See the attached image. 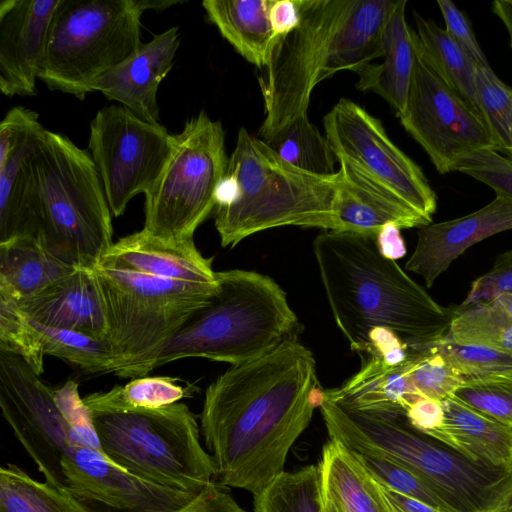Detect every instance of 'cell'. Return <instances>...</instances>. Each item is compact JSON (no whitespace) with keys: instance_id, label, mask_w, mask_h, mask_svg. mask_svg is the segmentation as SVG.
Listing matches in <instances>:
<instances>
[{"instance_id":"obj_53","label":"cell","mask_w":512,"mask_h":512,"mask_svg":"<svg viewBox=\"0 0 512 512\" xmlns=\"http://www.w3.org/2000/svg\"><path fill=\"white\" fill-rule=\"evenodd\" d=\"M492 10L504 23L512 47V0H496L493 2Z\"/></svg>"},{"instance_id":"obj_15","label":"cell","mask_w":512,"mask_h":512,"mask_svg":"<svg viewBox=\"0 0 512 512\" xmlns=\"http://www.w3.org/2000/svg\"><path fill=\"white\" fill-rule=\"evenodd\" d=\"M0 407L14 436L46 482L63 492V459L77 445L60 411L54 388L23 359L0 351Z\"/></svg>"},{"instance_id":"obj_49","label":"cell","mask_w":512,"mask_h":512,"mask_svg":"<svg viewBox=\"0 0 512 512\" xmlns=\"http://www.w3.org/2000/svg\"><path fill=\"white\" fill-rule=\"evenodd\" d=\"M269 20L274 36L278 40L289 34L300 21L298 0H272Z\"/></svg>"},{"instance_id":"obj_3","label":"cell","mask_w":512,"mask_h":512,"mask_svg":"<svg viewBox=\"0 0 512 512\" xmlns=\"http://www.w3.org/2000/svg\"><path fill=\"white\" fill-rule=\"evenodd\" d=\"M218 289L152 354L121 366L122 378L146 376L167 363L205 358L239 364L295 338L300 323L285 291L271 277L249 270L216 272Z\"/></svg>"},{"instance_id":"obj_5","label":"cell","mask_w":512,"mask_h":512,"mask_svg":"<svg viewBox=\"0 0 512 512\" xmlns=\"http://www.w3.org/2000/svg\"><path fill=\"white\" fill-rule=\"evenodd\" d=\"M24 236L78 268H95L112 244V213L90 153L45 129L27 159Z\"/></svg>"},{"instance_id":"obj_13","label":"cell","mask_w":512,"mask_h":512,"mask_svg":"<svg viewBox=\"0 0 512 512\" xmlns=\"http://www.w3.org/2000/svg\"><path fill=\"white\" fill-rule=\"evenodd\" d=\"M323 125L338 161L353 165L432 222L435 192L420 166L391 141L378 118L341 98L324 116Z\"/></svg>"},{"instance_id":"obj_35","label":"cell","mask_w":512,"mask_h":512,"mask_svg":"<svg viewBox=\"0 0 512 512\" xmlns=\"http://www.w3.org/2000/svg\"><path fill=\"white\" fill-rule=\"evenodd\" d=\"M0 512L80 511L64 492L9 463L0 469Z\"/></svg>"},{"instance_id":"obj_20","label":"cell","mask_w":512,"mask_h":512,"mask_svg":"<svg viewBox=\"0 0 512 512\" xmlns=\"http://www.w3.org/2000/svg\"><path fill=\"white\" fill-rule=\"evenodd\" d=\"M33 321L107 339V307L94 268H76L39 293L16 301Z\"/></svg>"},{"instance_id":"obj_4","label":"cell","mask_w":512,"mask_h":512,"mask_svg":"<svg viewBox=\"0 0 512 512\" xmlns=\"http://www.w3.org/2000/svg\"><path fill=\"white\" fill-rule=\"evenodd\" d=\"M319 409L330 440L408 469L452 512L511 509L512 465L477 463L413 427L404 414L355 410L326 398Z\"/></svg>"},{"instance_id":"obj_38","label":"cell","mask_w":512,"mask_h":512,"mask_svg":"<svg viewBox=\"0 0 512 512\" xmlns=\"http://www.w3.org/2000/svg\"><path fill=\"white\" fill-rule=\"evenodd\" d=\"M0 351L23 359L37 374L44 370L39 332L15 299L0 292Z\"/></svg>"},{"instance_id":"obj_39","label":"cell","mask_w":512,"mask_h":512,"mask_svg":"<svg viewBox=\"0 0 512 512\" xmlns=\"http://www.w3.org/2000/svg\"><path fill=\"white\" fill-rule=\"evenodd\" d=\"M452 396L485 415L512 424V370L464 377Z\"/></svg>"},{"instance_id":"obj_36","label":"cell","mask_w":512,"mask_h":512,"mask_svg":"<svg viewBox=\"0 0 512 512\" xmlns=\"http://www.w3.org/2000/svg\"><path fill=\"white\" fill-rule=\"evenodd\" d=\"M183 380L170 376H143L133 378L123 386L88 394L97 402L128 408H160L192 397L197 387L184 385Z\"/></svg>"},{"instance_id":"obj_42","label":"cell","mask_w":512,"mask_h":512,"mask_svg":"<svg viewBox=\"0 0 512 512\" xmlns=\"http://www.w3.org/2000/svg\"><path fill=\"white\" fill-rule=\"evenodd\" d=\"M431 346L463 377L512 370V354L482 346L457 344L446 337Z\"/></svg>"},{"instance_id":"obj_45","label":"cell","mask_w":512,"mask_h":512,"mask_svg":"<svg viewBox=\"0 0 512 512\" xmlns=\"http://www.w3.org/2000/svg\"><path fill=\"white\" fill-rule=\"evenodd\" d=\"M502 293H512V249L498 255L491 270L472 283L461 305L489 302Z\"/></svg>"},{"instance_id":"obj_30","label":"cell","mask_w":512,"mask_h":512,"mask_svg":"<svg viewBox=\"0 0 512 512\" xmlns=\"http://www.w3.org/2000/svg\"><path fill=\"white\" fill-rule=\"evenodd\" d=\"M414 20L417 28V32H414L417 54L481 116L475 85L476 63L433 20L424 19L415 11Z\"/></svg>"},{"instance_id":"obj_26","label":"cell","mask_w":512,"mask_h":512,"mask_svg":"<svg viewBox=\"0 0 512 512\" xmlns=\"http://www.w3.org/2000/svg\"><path fill=\"white\" fill-rule=\"evenodd\" d=\"M396 1L355 0L336 33L321 81L337 72H357L384 55V37Z\"/></svg>"},{"instance_id":"obj_43","label":"cell","mask_w":512,"mask_h":512,"mask_svg":"<svg viewBox=\"0 0 512 512\" xmlns=\"http://www.w3.org/2000/svg\"><path fill=\"white\" fill-rule=\"evenodd\" d=\"M454 171L488 185L496 195L512 199V159L494 149H479L463 155Z\"/></svg>"},{"instance_id":"obj_27","label":"cell","mask_w":512,"mask_h":512,"mask_svg":"<svg viewBox=\"0 0 512 512\" xmlns=\"http://www.w3.org/2000/svg\"><path fill=\"white\" fill-rule=\"evenodd\" d=\"M318 466L322 492L340 512H395L382 485L343 444L329 439Z\"/></svg>"},{"instance_id":"obj_32","label":"cell","mask_w":512,"mask_h":512,"mask_svg":"<svg viewBox=\"0 0 512 512\" xmlns=\"http://www.w3.org/2000/svg\"><path fill=\"white\" fill-rule=\"evenodd\" d=\"M254 512H324L318 465L284 471L253 494Z\"/></svg>"},{"instance_id":"obj_34","label":"cell","mask_w":512,"mask_h":512,"mask_svg":"<svg viewBox=\"0 0 512 512\" xmlns=\"http://www.w3.org/2000/svg\"><path fill=\"white\" fill-rule=\"evenodd\" d=\"M33 323L39 332L45 355L59 358L88 374H114L116 371L119 361L107 339H97L35 321Z\"/></svg>"},{"instance_id":"obj_22","label":"cell","mask_w":512,"mask_h":512,"mask_svg":"<svg viewBox=\"0 0 512 512\" xmlns=\"http://www.w3.org/2000/svg\"><path fill=\"white\" fill-rule=\"evenodd\" d=\"M98 265L171 280L217 283L212 258H206L199 252L194 239L168 240L145 229L114 242Z\"/></svg>"},{"instance_id":"obj_17","label":"cell","mask_w":512,"mask_h":512,"mask_svg":"<svg viewBox=\"0 0 512 512\" xmlns=\"http://www.w3.org/2000/svg\"><path fill=\"white\" fill-rule=\"evenodd\" d=\"M59 1L0 2V90L5 96L36 95V80Z\"/></svg>"},{"instance_id":"obj_52","label":"cell","mask_w":512,"mask_h":512,"mask_svg":"<svg viewBox=\"0 0 512 512\" xmlns=\"http://www.w3.org/2000/svg\"><path fill=\"white\" fill-rule=\"evenodd\" d=\"M383 491L395 512H442L425 503L382 486Z\"/></svg>"},{"instance_id":"obj_19","label":"cell","mask_w":512,"mask_h":512,"mask_svg":"<svg viewBox=\"0 0 512 512\" xmlns=\"http://www.w3.org/2000/svg\"><path fill=\"white\" fill-rule=\"evenodd\" d=\"M179 44L178 26L155 35L99 78L93 91H99L107 99L119 102L140 119L159 124L157 91L173 67Z\"/></svg>"},{"instance_id":"obj_55","label":"cell","mask_w":512,"mask_h":512,"mask_svg":"<svg viewBox=\"0 0 512 512\" xmlns=\"http://www.w3.org/2000/svg\"><path fill=\"white\" fill-rule=\"evenodd\" d=\"M493 301L502 311L512 319V293H502L496 296Z\"/></svg>"},{"instance_id":"obj_9","label":"cell","mask_w":512,"mask_h":512,"mask_svg":"<svg viewBox=\"0 0 512 512\" xmlns=\"http://www.w3.org/2000/svg\"><path fill=\"white\" fill-rule=\"evenodd\" d=\"M228 162L222 123L205 111L188 119L174 135L164 171L144 194L143 229L168 240L193 239L214 211L215 190L226 175Z\"/></svg>"},{"instance_id":"obj_11","label":"cell","mask_w":512,"mask_h":512,"mask_svg":"<svg viewBox=\"0 0 512 512\" xmlns=\"http://www.w3.org/2000/svg\"><path fill=\"white\" fill-rule=\"evenodd\" d=\"M300 21L281 37L258 83L265 118L258 135L270 140L298 115L307 113L314 87L321 82L333 39L355 0H298Z\"/></svg>"},{"instance_id":"obj_2","label":"cell","mask_w":512,"mask_h":512,"mask_svg":"<svg viewBox=\"0 0 512 512\" xmlns=\"http://www.w3.org/2000/svg\"><path fill=\"white\" fill-rule=\"evenodd\" d=\"M313 251L334 321L353 351H365L375 328L394 332L410 346L447 336L452 310L384 257L376 237L326 230L314 239Z\"/></svg>"},{"instance_id":"obj_41","label":"cell","mask_w":512,"mask_h":512,"mask_svg":"<svg viewBox=\"0 0 512 512\" xmlns=\"http://www.w3.org/2000/svg\"><path fill=\"white\" fill-rule=\"evenodd\" d=\"M352 452L382 486L425 503L439 511L452 512L447 504L422 479L408 469L380 457Z\"/></svg>"},{"instance_id":"obj_50","label":"cell","mask_w":512,"mask_h":512,"mask_svg":"<svg viewBox=\"0 0 512 512\" xmlns=\"http://www.w3.org/2000/svg\"><path fill=\"white\" fill-rule=\"evenodd\" d=\"M376 243L380 253L388 259L395 261L406 254L401 228L394 223H388L381 228L376 236Z\"/></svg>"},{"instance_id":"obj_25","label":"cell","mask_w":512,"mask_h":512,"mask_svg":"<svg viewBox=\"0 0 512 512\" xmlns=\"http://www.w3.org/2000/svg\"><path fill=\"white\" fill-rule=\"evenodd\" d=\"M406 4V0L396 1L385 31L383 61L356 72L357 89L381 96L398 117L405 109L416 63L414 31L406 22Z\"/></svg>"},{"instance_id":"obj_56","label":"cell","mask_w":512,"mask_h":512,"mask_svg":"<svg viewBox=\"0 0 512 512\" xmlns=\"http://www.w3.org/2000/svg\"><path fill=\"white\" fill-rule=\"evenodd\" d=\"M323 494V492H322ZM324 512H340L334 502L325 494H323Z\"/></svg>"},{"instance_id":"obj_40","label":"cell","mask_w":512,"mask_h":512,"mask_svg":"<svg viewBox=\"0 0 512 512\" xmlns=\"http://www.w3.org/2000/svg\"><path fill=\"white\" fill-rule=\"evenodd\" d=\"M409 346V376L423 397L442 401L454 394L464 377L431 344Z\"/></svg>"},{"instance_id":"obj_10","label":"cell","mask_w":512,"mask_h":512,"mask_svg":"<svg viewBox=\"0 0 512 512\" xmlns=\"http://www.w3.org/2000/svg\"><path fill=\"white\" fill-rule=\"evenodd\" d=\"M94 269L107 307L108 341L119 361L116 371L160 348L218 289V282L191 283L100 265Z\"/></svg>"},{"instance_id":"obj_31","label":"cell","mask_w":512,"mask_h":512,"mask_svg":"<svg viewBox=\"0 0 512 512\" xmlns=\"http://www.w3.org/2000/svg\"><path fill=\"white\" fill-rule=\"evenodd\" d=\"M283 160L305 172L332 176L336 157L326 138L308 118V113L295 117L270 140L264 141Z\"/></svg>"},{"instance_id":"obj_21","label":"cell","mask_w":512,"mask_h":512,"mask_svg":"<svg viewBox=\"0 0 512 512\" xmlns=\"http://www.w3.org/2000/svg\"><path fill=\"white\" fill-rule=\"evenodd\" d=\"M339 163V183L332 207V231L376 237L388 223H394L401 229L431 224L353 165L342 160Z\"/></svg>"},{"instance_id":"obj_7","label":"cell","mask_w":512,"mask_h":512,"mask_svg":"<svg viewBox=\"0 0 512 512\" xmlns=\"http://www.w3.org/2000/svg\"><path fill=\"white\" fill-rule=\"evenodd\" d=\"M83 400L89 408L103 454L148 481L201 493L215 469L200 443L197 418L183 402L160 408H128Z\"/></svg>"},{"instance_id":"obj_37","label":"cell","mask_w":512,"mask_h":512,"mask_svg":"<svg viewBox=\"0 0 512 512\" xmlns=\"http://www.w3.org/2000/svg\"><path fill=\"white\" fill-rule=\"evenodd\" d=\"M475 85L481 116L495 150L512 155V88L500 80L490 67L476 65Z\"/></svg>"},{"instance_id":"obj_57","label":"cell","mask_w":512,"mask_h":512,"mask_svg":"<svg viewBox=\"0 0 512 512\" xmlns=\"http://www.w3.org/2000/svg\"><path fill=\"white\" fill-rule=\"evenodd\" d=\"M510 159H512V155H511Z\"/></svg>"},{"instance_id":"obj_18","label":"cell","mask_w":512,"mask_h":512,"mask_svg":"<svg viewBox=\"0 0 512 512\" xmlns=\"http://www.w3.org/2000/svg\"><path fill=\"white\" fill-rule=\"evenodd\" d=\"M512 229V199L496 195L483 208L449 221L423 226L405 268L431 287L451 263L470 246Z\"/></svg>"},{"instance_id":"obj_16","label":"cell","mask_w":512,"mask_h":512,"mask_svg":"<svg viewBox=\"0 0 512 512\" xmlns=\"http://www.w3.org/2000/svg\"><path fill=\"white\" fill-rule=\"evenodd\" d=\"M62 464L63 492L80 512H177L200 494L148 481L84 446L71 450Z\"/></svg>"},{"instance_id":"obj_6","label":"cell","mask_w":512,"mask_h":512,"mask_svg":"<svg viewBox=\"0 0 512 512\" xmlns=\"http://www.w3.org/2000/svg\"><path fill=\"white\" fill-rule=\"evenodd\" d=\"M227 171L236 176L240 195L232 205L213 211L222 247L281 226L331 230L338 171L319 176L300 170L245 128L238 131Z\"/></svg>"},{"instance_id":"obj_1","label":"cell","mask_w":512,"mask_h":512,"mask_svg":"<svg viewBox=\"0 0 512 512\" xmlns=\"http://www.w3.org/2000/svg\"><path fill=\"white\" fill-rule=\"evenodd\" d=\"M323 399L313 353L296 338L230 367L206 388L200 432L214 481L256 494L284 472Z\"/></svg>"},{"instance_id":"obj_54","label":"cell","mask_w":512,"mask_h":512,"mask_svg":"<svg viewBox=\"0 0 512 512\" xmlns=\"http://www.w3.org/2000/svg\"><path fill=\"white\" fill-rule=\"evenodd\" d=\"M140 7L143 11L147 9H152L156 11H161L167 9L173 5H177L183 3V1L178 0H138Z\"/></svg>"},{"instance_id":"obj_8","label":"cell","mask_w":512,"mask_h":512,"mask_svg":"<svg viewBox=\"0 0 512 512\" xmlns=\"http://www.w3.org/2000/svg\"><path fill=\"white\" fill-rule=\"evenodd\" d=\"M138 0H60L39 79L78 99L143 44Z\"/></svg>"},{"instance_id":"obj_48","label":"cell","mask_w":512,"mask_h":512,"mask_svg":"<svg viewBox=\"0 0 512 512\" xmlns=\"http://www.w3.org/2000/svg\"><path fill=\"white\" fill-rule=\"evenodd\" d=\"M407 421L416 429L429 433L443 423L444 412L441 401L420 398L405 412Z\"/></svg>"},{"instance_id":"obj_24","label":"cell","mask_w":512,"mask_h":512,"mask_svg":"<svg viewBox=\"0 0 512 512\" xmlns=\"http://www.w3.org/2000/svg\"><path fill=\"white\" fill-rule=\"evenodd\" d=\"M441 404L443 423L426 434L477 463L492 467L512 465V424L485 415L454 396Z\"/></svg>"},{"instance_id":"obj_44","label":"cell","mask_w":512,"mask_h":512,"mask_svg":"<svg viewBox=\"0 0 512 512\" xmlns=\"http://www.w3.org/2000/svg\"><path fill=\"white\" fill-rule=\"evenodd\" d=\"M54 396L70 427L74 443L77 446H84L102 452L91 412L83 398L80 397L78 382L67 380L59 387L54 388Z\"/></svg>"},{"instance_id":"obj_47","label":"cell","mask_w":512,"mask_h":512,"mask_svg":"<svg viewBox=\"0 0 512 512\" xmlns=\"http://www.w3.org/2000/svg\"><path fill=\"white\" fill-rule=\"evenodd\" d=\"M177 512H247L216 482Z\"/></svg>"},{"instance_id":"obj_33","label":"cell","mask_w":512,"mask_h":512,"mask_svg":"<svg viewBox=\"0 0 512 512\" xmlns=\"http://www.w3.org/2000/svg\"><path fill=\"white\" fill-rule=\"evenodd\" d=\"M447 339L512 354V319L493 301L452 310Z\"/></svg>"},{"instance_id":"obj_23","label":"cell","mask_w":512,"mask_h":512,"mask_svg":"<svg viewBox=\"0 0 512 512\" xmlns=\"http://www.w3.org/2000/svg\"><path fill=\"white\" fill-rule=\"evenodd\" d=\"M45 128L28 108H11L0 123V243L24 236L27 159Z\"/></svg>"},{"instance_id":"obj_46","label":"cell","mask_w":512,"mask_h":512,"mask_svg":"<svg viewBox=\"0 0 512 512\" xmlns=\"http://www.w3.org/2000/svg\"><path fill=\"white\" fill-rule=\"evenodd\" d=\"M449 36L481 67H490L467 17L450 0H438Z\"/></svg>"},{"instance_id":"obj_14","label":"cell","mask_w":512,"mask_h":512,"mask_svg":"<svg viewBox=\"0 0 512 512\" xmlns=\"http://www.w3.org/2000/svg\"><path fill=\"white\" fill-rule=\"evenodd\" d=\"M399 119L440 174L454 171L459 158L467 153L495 150L483 118L417 52L408 99Z\"/></svg>"},{"instance_id":"obj_28","label":"cell","mask_w":512,"mask_h":512,"mask_svg":"<svg viewBox=\"0 0 512 512\" xmlns=\"http://www.w3.org/2000/svg\"><path fill=\"white\" fill-rule=\"evenodd\" d=\"M272 0H205L208 20L259 70L267 67L278 39L269 20Z\"/></svg>"},{"instance_id":"obj_12","label":"cell","mask_w":512,"mask_h":512,"mask_svg":"<svg viewBox=\"0 0 512 512\" xmlns=\"http://www.w3.org/2000/svg\"><path fill=\"white\" fill-rule=\"evenodd\" d=\"M88 147L112 216L157 182L172 154L174 135L122 105L101 108L90 123Z\"/></svg>"},{"instance_id":"obj_29","label":"cell","mask_w":512,"mask_h":512,"mask_svg":"<svg viewBox=\"0 0 512 512\" xmlns=\"http://www.w3.org/2000/svg\"><path fill=\"white\" fill-rule=\"evenodd\" d=\"M76 268L33 236L0 243V292L16 301L39 293Z\"/></svg>"},{"instance_id":"obj_51","label":"cell","mask_w":512,"mask_h":512,"mask_svg":"<svg viewBox=\"0 0 512 512\" xmlns=\"http://www.w3.org/2000/svg\"><path fill=\"white\" fill-rule=\"evenodd\" d=\"M240 195V186L236 176L227 171L215 190V208H226L232 205Z\"/></svg>"}]
</instances>
